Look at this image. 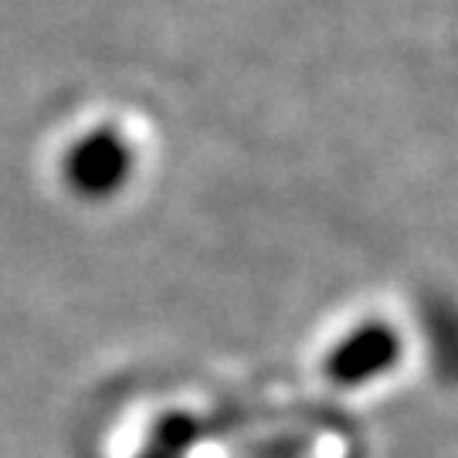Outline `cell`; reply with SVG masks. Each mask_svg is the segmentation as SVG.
Returning <instances> with one entry per match:
<instances>
[{
	"label": "cell",
	"instance_id": "1",
	"mask_svg": "<svg viewBox=\"0 0 458 458\" xmlns=\"http://www.w3.org/2000/svg\"><path fill=\"white\" fill-rule=\"evenodd\" d=\"M391 336L380 329H367L357 333L350 344H344L333 357V374L340 377L344 384H357L367 377H377L387 363H391Z\"/></svg>",
	"mask_w": 458,
	"mask_h": 458
}]
</instances>
